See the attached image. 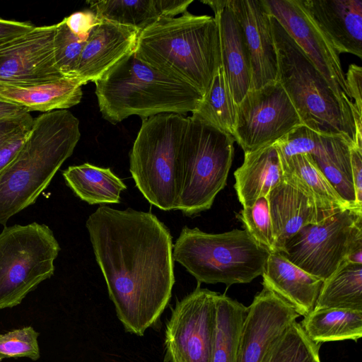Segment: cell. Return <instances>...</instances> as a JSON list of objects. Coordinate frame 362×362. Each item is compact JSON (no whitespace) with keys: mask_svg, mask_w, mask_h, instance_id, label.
Masks as SVG:
<instances>
[{"mask_svg":"<svg viewBox=\"0 0 362 362\" xmlns=\"http://www.w3.org/2000/svg\"><path fill=\"white\" fill-rule=\"evenodd\" d=\"M86 226L117 317L127 332L144 335L168 304L175 283L168 228L151 213L105 206Z\"/></svg>","mask_w":362,"mask_h":362,"instance_id":"obj_1","label":"cell"},{"mask_svg":"<svg viewBox=\"0 0 362 362\" xmlns=\"http://www.w3.org/2000/svg\"><path fill=\"white\" fill-rule=\"evenodd\" d=\"M134 52L140 61L204 95L221 64L217 21L187 11L160 18L139 31Z\"/></svg>","mask_w":362,"mask_h":362,"instance_id":"obj_2","label":"cell"},{"mask_svg":"<svg viewBox=\"0 0 362 362\" xmlns=\"http://www.w3.org/2000/svg\"><path fill=\"white\" fill-rule=\"evenodd\" d=\"M80 137L79 121L67 110L34 119L19 152L0 173V224L35 202Z\"/></svg>","mask_w":362,"mask_h":362,"instance_id":"obj_3","label":"cell"},{"mask_svg":"<svg viewBox=\"0 0 362 362\" xmlns=\"http://www.w3.org/2000/svg\"><path fill=\"white\" fill-rule=\"evenodd\" d=\"M94 83L100 112L114 124L132 115L192 112L203 97L193 86L140 61L134 51Z\"/></svg>","mask_w":362,"mask_h":362,"instance_id":"obj_4","label":"cell"},{"mask_svg":"<svg viewBox=\"0 0 362 362\" xmlns=\"http://www.w3.org/2000/svg\"><path fill=\"white\" fill-rule=\"evenodd\" d=\"M277 57L276 81L284 88L302 122L324 135L357 142L353 117L342 107L328 82L300 47L272 16Z\"/></svg>","mask_w":362,"mask_h":362,"instance_id":"obj_5","label":"cell"},{"mask_svg":"<svg viewBox=\"0 0 362 362\" xmlns=\"http://www.w3.org/2000/svg\"><path fill=\"white\" fill-rule=\"evenodd\" d=\"M270 253L246 229L207 233L185 226L173 247V260L199 284L228 286L262 276Z\"/></svg>","mask_w":362,"mask_h":362,"instance_id":"obj_6","label":"cell"},{"mask_svg":"<svg viewBox=\"0 0 362 362\" xmlns=\"http://www.w3.org/2000/svg\"><path fill=\"white\" fill-rule=\"evenodd\" d=\"M189 116L163 113L142 119L129 153L136 186L151 204L177 210L179 158Z\"/></svg>","mask_w":362,"mask_h":362,"instance_id":"obj_7","label":"cell"},{"mask_svg":"<svg viewBox=\"0 0 362 362\" xmlns=\"http://www.w3.org/2000/svg\"><path fill=\"white\" fill-rule=\"evenodd\" d=\"M234 141L230 134L189 117L180 152L177 210L191 216L211 207L226 185Z\"/></svg>","mask_w":362,"mask_h":362,"instance_id":"obj_8","label":"cell"},{"mask_svg":"<svg viewBox=\"0 0 362 362\" xmlns=\"http://www.w3.org/2000/svg\"><path fill=\"white\" fill-rule=\"evenodd\" d=\"M61 248L51 228L33 222L0 233V309L19 305L54 272Z\"/></svg>","mask_w":362,"mask_h":362,"instance_id":"obj_9","label":"cell"},{"mask_svg":"<svg viewBox=\"0 0 362 362\" xmlns=\"http://www.w3.org/2000/svg\"><path fill=\"white\" fill-rule=\"evenodd\" d=\"M362 248V209H347L302 228L281 253L306 272L323 281L349 255Z\"/></svg>","mask_w":362,"mask_h":362,"instance_id":"obj_10","label":"cell"},{"mask_svg":"<svg viewBox=\"0 0 362 362\" xmlns=\"http://www.w3.org/2000/svg\"><path fill=\"white\" fill-rule=\"evenodd\" d=\"M303 124L288 94L276 81L250 90L237 105L233 137L245 153L272 144Z\"/></svg>","mask_w":362,"mask_h":362,"instance_id":"obj_11","label":"cell"},{"mask_svg":"<svg viewBox=\"0 0 362 362\" xmlns=\"http://www.w3.org/2000/svg\"><path fill=\"white\" fill-rule=\"evenodd\" d=\"M218 294L197 287L176 302L165 332L167 362H211Z\"/></svg>","mask_w":362,"mask_h":362,"instance_id":"obj_12","label":"cell"},{"mask_svg":"<svg viewBox=\"0 0 362 362\" xmlns=\"http://www.w3.org/2000/svg\"><path fill=\"white\" fill-rule=\"evenodd\" d=\"M264 1L270 14L322 74L344 109L353 117L356 110L346 89L339 54L306 12L300 0Z\"/></svg>","mask_w":362,"mask_h":362,"instance_id":"obj_13","label":"cell"},{"mask_svg":"<svg viewBox=\"0 0 362 362\" xmlns=\"http://www.w3.org/2000/svg\"><path fill=\"white\" fill-rule=\"evenodd\" d=\"M55 24L31 30L0 44V85L25 86L64 78L55 63Z\"/></svg>","mask_w":362,"mask_h":362,"instance_id":"obj_14","label":"cell"},{"mask_svg":"<svg viewBox=\"0 0 362 362\" xmlns=\"http://www.w3.org/2000/svg\"><path fill=\"white\" fill-rule=\"evenodd\" d=\"M298 317L290 304L263 286L247 307L236 362H262L271 346Z\"/></svg>","mask_w":362,"mask_h":362,"instance_id":"obj_15","label":"cell"},{"mask_svg":"<svg viewBox=\"0 0 362 362\" xmlns=\"http://www.w3.org/2000/svg\"><path fill=\"white\" fill-rule=\"evenodd\" d=\"M237 18L249 53L251 67L250 90L276 81L278 66L272 15L264 0H228Z\"/></svg>","mask_w":362,"mask_h":362,"instance_id":"obj_16","label":"cell"},{"mask_svg":"<svg viewBox=\"0 0 362 362\" xmlns=\"http://www.w3.org/2000/svg\"><path fill=\"white\" fill-rule=\"evenodd\" d=\"M139 33L134 28L100 20L88 35L74 78L81 86L98 80L134 50Z\"/></svg>","mask_w":362,"mask_h":362,"instance_id":"obj_17","label":"cell"},{"mask_svg":"<svg viewBox=\"0 0 362 362\" xmlns=\"http://www.w3.org/2000/svg\"><path fill=\"white\" fill-rule=\"evenodd\" d=\"M339 54L362 58V0H300Z\"/></svg>","mask_w":362,"mask_h":362,"instance_id":"obj_18","label":"cell"},{"mask_svg":"<svg viewBox=\"0 0 362 362\" xmlns=\"http://www.w3.org/2000/svg\"><path fill=\"white\" fill-rule=\"evenodd\" d=\"M228 1H202L212 8L217 21L221 66L233 98L238 105L250 90L251 67L241 27Z\"/></svg>","mask_w":362,"mask_h":362,"instance_id":"obj_19","label":"cell"},{"mask_svg":"<svg viewBox=\"0 0 362 362\" xmlns=\"http://www.w3.org/2000/svg\"><path fill=\"white\" fill-rule=\"evenodd\" d=\"M267 198L275 250L279 252L302 228L334 214L319 209L308 196L284 178Z\"/></svg>","mask_w":362,"mask_h":362,"instance_id":"obj_20","label":"cell"},{"mask_svg":"<svg viewBox=\"0 0 362 362\" xmlns=\"http://www.w3.org/2000/svg\"><path fill=\"white\" fill-rule=\"evenodd\" d=\"M264 286L290 304L300 316L313 310L323 281L293 264L281 253H270L262 274Z\"/></svg>","mask_w":362,"mask_h":362,"instance_id":"obj_21","label":"cell"},{"mask_svg":"<svg viewBox=\"0 0 362 362\" xmlns=\"http://www.w3.org/2000/svg\"><path fill=\"white\" fill-rule=\"evenodd\" d=\"M234 188L243 207L269 193L284 180L281 163L274 144L246 152L244 161L235 172Z\"/></svg>","mask_w":362,"mask_h":362,"instance_id":"obj_22","label":"cell"},{"mask_svg":"<svg viewBox=\"0 0 362 362\" xmlns=\"http://www.w3.org/2000/svg\"><path fill=\"white\" fill-rule=\"evenodd\" d=\"M192 0L88 1L100 20L134 28L139 31L162 17L182 14Z\"/></svg>","mask_w":362,"mask_h":362,"instance_id":"obj_23","label":"cell"},{"mask_svg":"<svg viewBox=\"0 0 362 362\" xmlns=\"http://www.w3.org/2000/svg\"><path fill=\"white\" fill-rule=\"evenodd\" d=\"M81 86L76 78H68L32 86L0 85V100L23 107L29 112L66 110L81 102Z\"/></svg>","mask_w":362,"mask_h":362,"instance_id":"obj_24","label":"cell"},{"mask_svg":"<svg viewBox=\"0 0 362 362\" xmlns=\"http://www.w3.org/2000/svg\"><path fill=\"white\" fill-rule=\"evenodd\" d=\"M281 166L284 178L308 196L319 209L333 214L353 209L334 189L311 155L295 156Z\"/></svg>","mask_w":362,"mask_h":362,"instance_id":"obj_25","label":"cell"},{"mask_svg":"<svg viewBox=\"0 0 362 362\" xmlns=\"http://www.w3.org/2000/svg\"><path fill=\"white\" fill-rule=\"evenodd\" d=\"M344 137L323 135L317 151L312 156L317 167L339 196L353 209L357 206L353 182L350 147Z\"/></svg>","mask_w":362,"mask_h":362,"instance_id":"obj_26","label":"cell"},{"mask_svg":"<svg viewBox=\"0 0 362 362\" xmlns=\"http://www.w3.org/2000/svg\"><path fill=\"white\" fill-rule=\"evenodd\" d=\"M62 175L75 194L89 204L119 203L120 194L127 189L110 168L87 163L69 166Z\"/></svg>","mask_w":362,"mask_h":362,"instance_id":"obj_27","label":"cell"},{"mask_svg":"<svg viewBox=\"0 0 362 362\" xmlns=\"http://www.w3.org/2000/svg\"><path fill=\"white\" fill-rule=\"evenodd\" d=\"M313 342L357 341L362 336V311L339 308L313 310L300 322Z\"/></svg>","mask_w":362,"mask_h":362,"instance_id":"obj_28","label":"cell"},{"mask_svg":"<svg viewBox=\"0 0 362 362\" xmlns=\"http://www.w3.org/2000/svg\"><path fill=\"white\" fill-rule=\"evenodd\" d=\"M247 307L218 294L211 362H236L240 336Z\"/></svg>","mask_w":362,"mask_h":362,"instance_id":"obj_29","label":"cell"},{"mask_svg":"<svg viewBox=\"0 0 362 362\" xmlns=\"http://www.w3.org/2000/svg\"><path fill=\"white\" fill-rule=\"evenodd\" d=\"M362 311V264L345 260L325 279L313 310Z\"/></svg>","mask_w":362,"mask_h":362,"instance_id":"obj_30","label":"cell"},{"mask_svg":"<svg viewBox=\"0 0 362 362\" xmlns=\"http://www.w3.org/2000/svg\"><path fill=\"white\" fill-rule=\"evenodd\" d=\"M236 110L237 105L233 98L221 64L191 117L233 136Z\"/></svg>","mask_w":362,"mask_h":362,"instance_id":"obj_31","label":"cell"},{"mask_svg":"<svg viewBox=\"0 0 362 362\" xmlns=\"http://www.w3.org/2000/svg\"><path fill=\"white\" fill-rule=\"evenodd\" d=\"M320 348L296 322L274 342L262 362H321Z\"/></svg>","mask_w":362,"mask_h":362,"instance_id":"obj_32","label":"cell"},{"mask_svg":"<svg viewBox=\"0 0 362 362\" xmlns=\"http://www.w3.org/2000/svg\"><path fill=\"white\" fill-rule=\"evenodd\" d=\"M86 41L74 34L64 19L55 24L53 40L54 60L64 78H75L76 68Z\"/></svg>","mask_w":362,"mask_h":362,"instance_id":"obj_33","label":"cell"},{"mask_svg":"<svg viewBox=\"0 0 362 362\" xmlns=\"http://www.w3.org/2000/svg\"><path fill=\"white\" fill-rule=\"evenodd\" d=\"M238 217L257 242L270 252H276L267 197H260L252 206L243 207Z\"/></svg>","mask_w":362,"mask_h":362,"instance_id":"obj_34","label":"cell"},{"mask_svg":"<svg viewBox=\"0 0 362 362\" xmlns=\"http://www.w3.org/2000/svg\"><path fill=\"white\" fill-rule=\"evenodd\" d=\"M324 134L301 124L274 143L281 165L300 154L313 156L318 149Z\"/></svg>","mask_w":362,"mask_h":362,"instance_id":"obj_35","label":"cell"},{"mask_svg":"<svg viewBox=\"0 0 362 362\" xmlns=\"http://www.w3.org/2000/svg\"><path fill=\"white\" fill-rule=\"evenodd\" d=\"M39 335L40 333L31 326L0 334V361L4 358L22 357L33 361L39 359Z\"/></svg>","mask_w":362,"mask_h":362,"instance_id":"obj_36","label":"cell"},{"mask_svg":"<svg viewBox=\"0 0 362 362\" xmlns=\"http://www.w3.org/2000/svg\"><path fill=\"white\" fill-rule=\"evenodd\" d=\"M69 30L78 37L87 40L93 28L100 21L91 11H77L64 18Z\"/></svg>","mask_w":362,"mask_h":362,"instance_id":"obj_37","label":"cell"},{"mask_svg":"<svg viewBox=\"0 0 362 362\" xmlns=\"http://www.w3.org/2000/svg\"><path fill=\"white\" fill-rule=\"evenodd\" d=\"M346 89L354 109L362 117V68L352 64L349 66L345 74Z\"/></svg>","mask_w":362,"mask_h":362,"instance_id":"obj_38","label":"cell"},{"mask_svg":"<svg viewBox=\"0 0 362 362\" xmlns=\"http://www.w3.org/2000/svg\"><path fill=\"white\" fill-rule=\"evenodd\" d=\"M32 126L21 130L0 147V173L16 158L28 137Z\"/></svg>","mask_w":362,"mask_h":362,"instance_id":"obj_39","label":"cell"},{"mask_svg":"<svg viewBox=\"0 0 362 362\" xmlns=\"http://www.w3.org/2000/svg\"><path fill=\"white\" fill-rule=\"evenodd\" d=\"M34 119L30 112L16 118L0 121V147L21 130L33 125Z\"/></svg>","mask_w":362,"mask_h":362,"instance_id":"obj_40","label":"cell"},{"mask_svg":"<svg viewBox=\"0 0 362 362\" xmlns=\"http://www.w3.org/2000/svg\"><path fill=\"white\" fill-rule=\"evenodd\" d=\"M350 153L356 204L362 208V146H351Z\"/></svg>","mask_w":362,"mask_h":362,"instance_id":"obj_41","label":"cell"},{"mask_svg":"<svg viewBox=\"0 0 362 362\" xmlns=\"http://www.w3.org/2000/svg\"><path fill=\"white\" fill-rule=\"evenodd\" d=\"M35 27L28 22L10 21L0 18V44L24 34Z\"/></svg>","mask_w":362,"mask_h":362,"instance_id":"obj_42","label":"cell"},{"mask_svg":"<svg viewBox=\"0 0 362 362\" xmlns=\"http://www.w3.org/2000/svg\"><path fill=\"white\" fill-rule=\"evenodd\" d=\"M28 112L23 107L0 100V121L19 117Z\"/></svg>","mask_w":362,"mask_h":362,"instance_id":"obj_43","label":"cell"},{"mask_svg":"<svg viewBox=\"0 0 362 362\" xmlns=\"http://www.w3.org/2000/svg\"><path fill=\"white\" fill-rule=\"evenodd\" d=\"M346 260L362 264V248L358 249L351 252L347 256Z\"/></svg>","mask_w":362,"mask_h":362,"instance_id":"obj_44","label":"cell"}]
</instances>
